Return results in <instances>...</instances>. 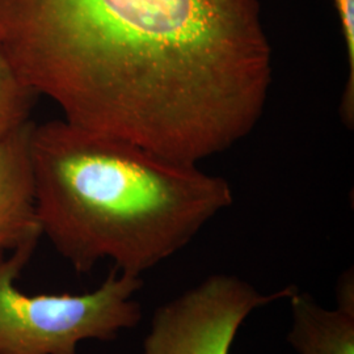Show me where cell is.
Listing matches in <instances>:
<instances>
[{"label": "cell", "instance_id": "cell-4", "mask_svg": "<svg viewBox=\"0 0 354 354\" xmlns=\"http://www.w3.org/2000/svg\"><path fill=\"white\" fill-rule=\"evenodd\" d=\"M295 288L263 292L236 276L212 274L153 311L142 354H230L248 317Z\"/></svg>", "mask_w": 354, "mask_h": 354}, {"label": "cell", "instance_id": "cell-3", "mask_svg": "<svg viewBox=\"0 0 354 354\" xmlns=\"http://www.w3.org/2000/svg\"><path fill=\"white\" fill-rule=\"evenodd\" d=\"M39 238L0 254V354H77L86 340L113 342L136 328L143 311L136 294L142 277L112 268L95 290L84 294L26 295L16 281L36 251Z\"/></svg>", "mask_w": 354, "mask_h": 354}, {"label": "cell", "instance_id": "cell-5", "mask_svg": "<svg viewBox=\"0 0 354 354\" xmlns=\"http://www.w3.org/2000/svg\"><path fill=\"white\" fill-rule=\"evenodd\" d=\"M30 120L0 138V254L41 238L30 142Z\"/></svg>", "mask_w": 354, "mask_h": 354}, {"label": "cell", "instance_id": "cell-2", "mask_svg": "<svg viewBox=\"0 0 354 354\" xmlns=\"http://www.w3.org/2000/svg\"><path fill=\"white\" fill-rule=\"evenodd\" d=\"M38 222L76 273L102 260L142 277L234 203L226 178L66 120L35 124Z\"/></svg>", "mask_w": 354, "mask_h": 354}, {"label": "cell", "instance_id": "cell-6", "mask_svg": "<svg viewBox=\"0 0 354 354\" xmlns=\"http://www.w3.org/2000/svg\"><path fill=\"white\" fill-rule=\"evenodd\" d=\"M288 342L297 354H354V315L328 310L298 286L290 298Z\"/></svg>", "mask_w": 354, "mask_h": 354}, {"label": "cell", "instance_id": "cell-1", "mask_svg": "<svg viewBox=\"0 0 354 354\" xmlns=\"http://www.w3.org/2000/svg\"><path fill=\"white\" fill-rule=\"evenodd\" d=\"M0 46L64 120L196 163L266 111L259 0H0Z\"/></svg>", "mask_w": 354, "mask_h": 354}, {"label": "cell", "instance_id": "cell-8", "mask_svg": "<svg viewBox=\"0 0 354 354\" xmlns=\"http://www.w3.org/2000/svg\"><path fill=\"white\" fill-rule=\"evenodd\" d=\"M340 19L342 37L345 44L348 77L342 92L340 113L346 127L354 122V0H333Z\"/></svg>", "mask_w": 354, "mask_h": 354}, {"label": "cell", "instance_id": "cell-7", "mask_svg": "<svg viewBox=\"0 0 354 354\" xmlns=\"http://www.w3.org/2000/svg\"><path fill=\"white\" fill-rule=\"evenodd\" d=\"M37 97L21 80L0 46V138L30 121Z\"/></svg>", "mask_w": 354, "mask_h": 354}, {"label": "cell", "instance_id": "cell-9", "mask_svg": "<svg viewBox=\"0 0 354 354\" xmlns=\"http://www.w3.org/2000/svg\"><path fill=\"white\" fill-rule=\"evenodd\" d=\"M336 302L339 310L354 315V279L353 270H346L337 281Z\"/></svg>", "mask_w": 354, "mask_h": 354}]
</instances>
